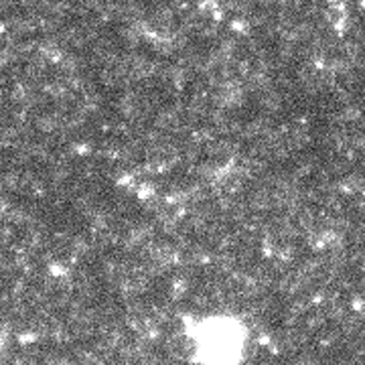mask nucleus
Listing matches in <instances>:
<instances>
[{
	"mask_svg": "<svg viewBox=\"0 0 365 365\" xmlns=\"http://www.w3.org/2000/svg\"><path fill=\"white\" fill-rule=\"evenodd\" d=\"M203 339L205 345L201 347L211 365H235L246 349V331L242 327L230 331L223 325L213 333H203Z\"/></svg>",
	"mask_w": 365,
	"mask_h": 365,
	"instance_id": "obj_1",
	"label": "nucleus"
}]
</instances>
